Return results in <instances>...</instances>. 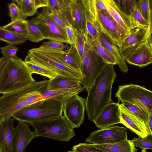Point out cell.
<instances>
[{
	"label": "cell",
	"instance_id": "obj_1",
	"mask_svg": "<svg viewBox=\"0 0 152 152\" xmlns=\"http://www.w3.org/2000/svg\"><path fill=\"white\" fill-rule=\"evenodd\" d=\"M113 64H107L96 76L86 99L88 119L93 121L102 109L112 102V88L117 76Z\"/></svg>",
	"mask_w": 152,
	"mask_h": 152
},
{
	"label": "cell",
	"instance_id": "obj_2",
	"mask_svg": "<svg viewBox=\"0 0 152 152\" xmlns=\"http://www.w3.org/2000/svg\"><path fill=\"white\" fill-rule=\"evenodd\" d=\"M64 50L46 48L42 45L29 50L26 57L55 72L58 75L77 80H82L81 72L69 65L64 61Z\"/></svg>",
	"mask_w": 152,
	"mask_h": 152
},
{
	"label": "cell",
	"instance_id": "obj_3",
	"mask_svg": "<svg viewBox=\"0 0 152 152\" xmlns=\"http://www.w3.org/2000/svg\"><path fill=\"white\" fill-rule=\"evenodd\" d=\"M24 61L9 58L0 81V94L10 93L28 86L36 81Z\"/></svg>",
	"mask_w": 152,
	"mask_h": 152
},
{
	"label": "cell",
	"instance_id": "obj_4",
	"mask_svg": "<svg viewBox=\"0 0 152 152\" xmlns=\"http://www.w3.org/2000/svg\"><path fill=\"white\" fill-rule=\"evenodd\" d=\"M49 80L36 81L24 88L0 97V114L4 121L12 117L16 112L28 106L27 99L34 92L41 93L47 90Z\"/></svg>",
	"mask_w": 152,
	"mask_h": 152
},
{
	"label": "cell",
	"instance_id": "obj_5",
	"mask_svg": "<svg viewBox=\"0 0 152 152\" xmlns=\"http://www.w3.org/2000/svg\"><path fill=\"white\" fill-rule=\"evenodd\" d=\"M63 104L54 99H44L18 111L12 117L18 121L30 124L58 117L63 115Z\"/></svg>",
	"mask_w": 152,
	"mask_h": 152
},
{
	"label": "cell",
	"instance_id": "obj_6",
	"mask_svg": "<svg viewBox=\"0 0 152 152\" xmlns=\"http://www.w3.org/2000/svg\"><path fill=\"white\" fill-rule=\"evenodd\" d=\"M34 128L37 137H43L55 140L69 142L75 134L63 115L35 122L30 124Z\"/></svg>",
	"mask_w": 152,
	"mask_h": 152
},
{
	"label": "cell",
	"instance_id": "obj_7",
	"mask_svg": "<svg viewBox=\"0 0 152 152\" xmlns=\"http://www.w3.org/2000/svg\"><path fill=\"white\" fill-rule=\"evenodd\" d=\"M115 96L121 102H128L152 113V92L143 86L133 84L121 85Z\"/></svg>",
	"mask_w": 152,
	"mask_h": 152
},
{
	"label": "cell",
	"instance_id": "obj_8",
	"mask_svg": "<svg viewBox=\"0 0 152 152\" xmlns=\"http://www.w3.org/2000/svg\"><path fill=\"white\" fill-rule=\"evenodd\" d=\"M108 63L97 55L86 41L81 60V70L83 76L81 85L87 91L95 79Z\"/></svg>",
	"mask_w": 152,
	"mask_h": 152
},
{
	"label": "cell",
	"instance_id": "obj_9",
	"mask_svg": "<svg viewBox=\"0 0 152 152\" xmlns=\"http://www.w3.org/2000/svg\"><path fill=\"white\" fill-rule=\"evenodd\" d=\"M50 11L43 8L38 15L31 20L40 31L44 39L69 44L65 30L56 23L49 16Z\"/></svg>",
	"mask_w": 152,
	"mask_h": 152
},
{
	"label": "cell",
	"instance_id": "obj_10",
	"mask_svg": "<svg viewBox=\"0 0 152 152\" xmlns=\"http://www.w3.org/2000/svg\"><path fill=\"white\" fill-rule=\"evenodd\" d=\"M95 12L101 32L107 36L116 45L119 44L128 33L115 20L107 10L99 11L96 7Z\"/></svg>",
	"mask_w": 152,
	"mask_h": 152
},
{
	"label": "cell",
	"instance_id": "obj_11",
	"mask_svg": "<svg viewBox=\"0 0 152 152\" xmlns=\"http://www.w3.org/2000/svg\"><path fill=\"white\" fill-rule=\"evenodd\" d=\"M86 110V99L78 94L63 103V112L73 129L78 128L83 123Z\"/></svg>",
	"mask_w": 152,
	"mask_h": 152
},
{
	"label": "cell",
	"instance_id": "obj_12",
	"mask_svg": "<svg viewBox=\"0 0 152 152\" xmlns=\"http://www.w3.org/2000/svg\"><path fill=\"white\" fill-rule=\"evenodd\" d=\"M127 129L115 126L99 129L91 132L86 141L92 144L115 143L128 140Z\"/></svg>",
	"mask_w": 152,
	"mask_h": 152
},
{
	"label": "cell",
	"instance_id": "obj_13",
	"mask_svg": "<svg viewBox=\"0 0 152 152\" xmlns=\"http://www.w3.org/2000/svg\"><path fill=\"white\" fill-rule=\"evenodd\" d=\"M147 28H137L132 30L117 45L120 54L125 57L145 41V35Z\"/></svg>",
	"mask_w": 152,
	"mask_h": 152
},
{
	"label": "cell",
	"instance_id": "obj_14",
	"mask_svg": "<svg viewBox=\"0 0 152 152\" xmlns=\"http://www.w3.org/2000/svg\"><path fill=\"white\" fill-rule=\"evenodd\" d=\"M119 104L111 102L106 106L93 121L99 129L121 124Z\"/></svg>",
	"mask_w": 152,
	"mask_h": 152
},
{
	"label": "cell",
	"instance_id": "obj_15",
	"mask_svg": "<svg viewBox=\"0 0 152 152\" xmlns=\"http://www.w3.org/2000/svg\"><path fill=\"white\" fill-rule=\"evenodd\" d=\"M128 63L140 68L152 62V42L145 40L142 44L124 58Z\"/></svg>",
	"mask_w": 152,
	"mask_h": 152
},
{
	"label": "cell",
	"instance_id": "obj_16",
	"mask_svg": "<svg viewBox=\"0 0 152 152\" xmlns=\"http://www.w3.org/2000/svg\"><path fill=\"white\" fill-rule=\"evenodd\" d=\"M18 121L14 128L12 152H25L28 145L37 137L34 131H31L28 123Z\"/></svg>",
	"mask_w": 152,
	"mask_h": 152
},
{
	"label": "cell",
	"instance_id": "obj_17",
	"mask_svg": "<svg viewBox=\"0 0 152 152\" xmlns=\"http://www.w3.org/2000/svg\"><path fill=\"white\" fill-rule=\"evenodd\" d=\"M121 124H122L139 137L148 136L146 124L139 118L130 112L121 104H119Z\"/></svg>",
	"mask_w": 152,
	"mask_h": 152
},
{
	"label": "cell",
	"instance_id": "obj_18",
	"mask_svg": "<svg viewBox=\"0 0 152 152\" xmlns=\"http://www.w3.org/2000/svg\"><path fill=\"white\" fill-rule=\"evenodd\" d=\"M69 9L74 29L86 34V13L83 0H70Z\"/></svg>",
	"mask_w": 152,
	"mask_h": 152
},
{
	"label": "cell",
	"instance_id": "obj_19",
	"mask_svg": "<svg viewBox=\"0 0 152 152\" xmlns=\"http://www.w3.org/2000/svg\"><path fill=\"white\" fill-rule=\"evenodd\" d=\"M107 10L115 20L128 33L136 28L130 16L124 13L113 0H103Z\"/></svg>",
	"mask_w": 152,
	"mask_h": 152
},
{
	"label": "cell",
	"instance_id": "obj_20",
	"mask_svg": "<svg viewBox=\"0 0 152 152\" xmlns=\"http://www.w3.org/2000/svg\"><path fill=\"white\" fill-rule=\"evenodd\" d=\"M96 40L113 57L121 71L123 72H127L128 66L125 60L121 56L116 45L102 32L99 33Z\"/></svg>",
	"mask_w": 152,
	"mask_h": 152
},
{
	"label": "cell",
	"instance_id": "obj_21",
	"mask_svg": "<svg viewBox=\"0 0 152 152\" xmlns=\"http://www.w3.org/2000/svg\"><path fill=\"white\" fill-rule=\"evenodd\" d=\"M86 13V29L87 34L96 39L101 32L99 26L95 12L94 0H83Z\"/></svg>",
	"mask_w": 152,
	"mask_h": 152
},
{
	"label": "cell",
	"instance_id": "obj_22",
	"mask_svg": "<svg viewBox=\"0 0 152 152\" xmlns=\"http://www.w3.org/2000/svg\"><path fill=\"white\" fill-rule=\"evenodd\" d=\"M13 118L4 121L0 127V146L3 152H12L15 128Z\"/></svg>",
	"mask_w": 152,
	"mask_h": 152
},
{
	"label": "cell",
	"instance_id": "obj_23",
	"mask_svg": "<svg viewBox=\"0 0 152 152\" xmlns=\"http://www.w3.org/2000/svg\"><path fill=\"white\" fill-rule=\"evenodd\" d=\"M85 88L80 86L55 90H47L41 94L43 99H52L64 103L74 96L83 91Z\"/></svg>",
	"mask_w": 152,
	"mask_h": 152
},
{
	"label": "cell",
	"instance_id": "obj_24",
	"mask_svg": "<svg viewBox=\"0 0 152 152\" xmlns=\"http://www.w3.org/2000/svg\"><path fill=\"white\" fill-rule=\"evenodd\" d=\"M91 144L107 152H137V150L128 140L110 144Z\"/></svg>",
	"mask_w": 152,
	"mask_h": 152
},
{
	"label": "cell",
	"instance_id": "obj_25",
	"mask_svg": "<svg viewBox=\"0 0 152 152\" xmlns=\"http://www.w3.org/2000/svg\"><path fill=\"white\" fill-rule=\"evenodd\" d=\"M82 80L66 77L57 75L55 77L49 80L47 90H55L81 86Z\"/></svg>",
	"mask_w": 152,
	"mask_h": 152
},
{
	"label": "cell",
	"instance_id": "obj_26",
	"mask_svg": "<svg viewBox=\"0 0 152 152\" xmlns=\"http://www.w3.org/2000/svg\"><path fill=\"white\" fill-rule=\"evenodd\" d=\"M85 36L86 42L97 55L108 63L113 65L117 64L115 60L112 56L97 40L91 37L87 33Z\"/></svg>",
	"mask_w": 152,
	"mask_h": 152
},
{
	"label": "cell",
	"instance_id": "obj_27",
	"mask_svg": "<svg viewBox=\"0 0 152 152\" xmlns=\"http://www.w3.org/2000/svg\"><path fill=\"white\" fill-rule=\"evenodd\" d=\"M63 56L64 61L67 64L81 73V59L74 45H71L70 48L64 50Z\"/></svg>",
	"mask_w": 152,
	"mask_h": 152
},
{
	"label": "cell",
	"instance_id": "obj_28",
	"mask_svg": "<svg viewBox=\"0 0 152 152\" xmlns=\"http://www.w3.org/2000/svg\"><path fill=\"white\" fill-rule=\"evenodd\" d=\"M26 66L32 74L35 73L51 79L55 77L57 74L53 70L40 65L26 58L24 61Z\"/></svg>",
	"mask_w": 152,
	"mask_h": 152
},
{
	"label": "cell",
	"instance_id": "obj_29",
	"mask_svg": "<svg viewBox=\"0 0 152 152\" xmlns=\"http://www.w3.org/2000/svg\"><path fill=\"white\" fill-rule=\"evenodd\" d=\"M28 39L12 32L0 26V40L9 44L14 45L23 44Z\"/></svg>",
	"mask_w": 152,
	"mask_h": 152
},
{
	"label": "cell",
	"instance_id": "obj_30",
	"mask_svg": "<svg viewBox=\"0 0 152 152\" xmlns=\"http://www.w3.org/2000/svg\"><path fill=\"white\" fill-rule=\"evenodd\" d=\"M13 1L17 3L20 9L21 19L25 20L27 17L34 15L38 9L34 0H17Z\"/></svg>",
	"mask_w": 152,
	"mask_h": 152
},
{
	"label": "cell",
	"instance_id": "obj_31",
	"mask_svg": "<svg viewBox=\"0 0 152 152\" xmlns=\"http://www.w3.org/2000/svg\"><path fill=\"white\" fill-rule=\"evenodd\" d=\"M3 27L7 29L28 39L27 20L19 19L11 21Z\"/></svg>",
	"mask_w": 152,
	"mask_h": 152
},
{
	"label": "cell",
	"instance_id": "obj_32",
	"mask_svg": "<svg viewBox=\"0 0 152 152\" xmlns=\"http://www.w3.org/2000/svg\"><path fill=\"white\" fill-rule=\"evenodd\" d=\"M152 0L137 1L136 9L148 23L152 21Z\"/></svg>",
	"mask_w": 152,
	"mask_h": 152
},
{
	"label": "cell",
	"instance_id": "obj_33",
	"mask_svg": "<svg viewBox=\"0 0 152 152\" xmlns=\"http://www.w3.org/2000/svg\"><path fill=\"white\" fill-rule=\"evenodd\" d=\"M70 0H48L47 7L50 12L57 14L69 7Z\"/></svg>",
	"mask_w": 152,
	"mask_h": 152
},
{
	"label": "cell",
	"instance_id": "obj_34",
	"mask_svg": "<svg viewBox=\"0 0 152 152\" xmlns=\"http://www.w3.org/2000/svg\"><path fill=\"white\" fill-rule=\"evenodd\" d=\"M121 104L131 113L142 120L146 125L150 114L140 107L128 102H122Z\"/></svg>",
	"mask_w": 152,
	"mask_h": 152
},
{
	"label": "cell",
	"instance_id": "obj_35",
	"mask_svg": "<svg viewBox=\"0 0 152 152\" xmlns=\"http://www.w3.org/2000/svg\"><path fill=\"white\" fill-rule=\"evenodd\" d=\"M27 23L29 40L37 42L44 39L40 30L31 20H27Z\"/></svg>",
	"mask_w": 152,
	"mask_h": 152
},
{
	"label": "cell",
	"instance_id": "obj_36",
	"mask_svg": "<svg viewBox=\"0 0 152 152\" xmlns=\"http://www.w3.org/2000/svg\"><path fill=\"white\" fill-rule=\"evenodd\" d=\"M120 10L127 15L130 16L136 9L137 0H114Z\"/></svg>",
	"mask_w": 152,
	"mask_h": 152
},
{
	"label": "cell",
	"instance_id": "obj_37",
	"mask_svg": "<svg viewBox=\"0 0 152 152\" xmlns=\"http://www.w3.org/2000/svg\"><path fill=\"white\" fill-rule=\"evenodd\" d=\"M130 141L135 147L142 149H152V135H148L144 138L134 137Z\"/></svg>",
	"mask_w": 152,
	"mask_h": 152
},
{
	"label": "cell",
	"instance_id": "obj_38",
	"mask_svg": "<svg viewBox=\"0 0 152 152\" xmlns=\"http://www.w3.org/2000/svg\"><path fill=\"white\" fill-rule=\"evenodd\" d=\"M74 30L75 35L74 45L80 55L81 60L84 51L86 42L85 35L76 30L74 29Z\"/></svg>",
	"mask_w": 152,
	"mask_h": 152
},
{
	"label": "cell",
	"instance_id": "obj_39",
	"mask_svg": "<svg viewBox=\"0 0 152 152\" xmlns=\"http://www.w3.org/2000/svg\"><path fill=\"white\" fill-rule=\"evenodd\" d=\"M1 53L3 57L9 58L18 59L17 52L19 51V48L15 45L9 44L4 46L0 47Z\"/></svg>",
	"mask_w": 152,
	"mask_h": 152
},
{
	"label": "cell",
	"instance_id": "obj_40",
	"mask_svg": "<svg viewBox=\"0 0 152 152\" xmlns=\"http://www.w3.org/2000/svg\"><path fill=\"white\" fill-rule=\"evenodd\" d=\"M73 152H107L96 148L90 143H80L74 146L72 148Z\"/></svg>",
	"mask_w": 152,
	"mask_h": 152
},
{
	"label": "cell",
	"instance_id": "obj_41",
	"mask_svg": "<svg viewBox=\"0 0 152 152\" xmlns=\"http://www.w3.org/2000/svg\"><path fill=\"white\" fill-rule=\"evenodd\" d=\"M130 17L136 28H147L149 26L150 23L144 19L136 9Z\"/></svg>",
	"mask_w": 152,
	"mask_h": 152
},
{
	"label": "cell",
	"instance_id": "obj_42",
	"mask_svg": "<svg viewBox=\"0 0 152 152\" xmlns=\"http://www.w3.org/2000/svg\"><path fill=\"white\" fill-rule=\"evenodd\" d=\"M9 16L11 21L20 19L21 14L20 9L15 2L13 1L8 4Z\"/></svg>",
	"mask_w": 152,
	"mask_h": 152
},
{
	"label": "cell",
	"instance_id": "obj_43",
	"mask_svg": "<svg viewBox=\"0 0 152 152\" xmlns=\"http://www.w3.org/2000/svg\"><path fill=\"white\" fill-rule=\"evenodd\" d=\"M41 45L46 48L60 50H66L69 48L68 46L64 45L63 42L54 40H50L44 42Z\"/></svg>",
	"mask_w": 152,
	"mask_h": 152
},
{
	"label": "cell",
	"instance_id": "obj_44",
	"mask_svg": "<svg viewBox=\"0 0 152 152\" xmlns=\"http://www.w3.org/2000/svg\"><path fill=\"white\" fill-rule=\"evenodd\" d=\"M65 30L69 44L71 45H74L75 35L73 27L71 25H67L66 26Z\"/></svg>",
	"mask_w": 152,
	"mask_h": 152
},
{
	"label": "cell",
	"instance_id": "obj_45",
	"mask_svg": "<svg viewBox=\"0 0 152 152\" xmlns=\"http://www.w3.org/2000/svg\"><path fill=\"white\" fill-rule=\"evenodd\" d=\"M49 16L53 20L62 28L65 30L66 25L61 19L56 14L49 12Z\"/></svg>",
	"mask_w": 152,
	"mask_h": 152
},
{
	"label": "cell",
	"instance_id": "obj_46",
	"mask_svg": "<svg viewBox=\"0 0 152 152\" xmlns=\"http://www.w3.org/2000/svg\"><path fill=\"white\" fill-rule=\"evenodd\" d=\"M8 59L3 56L0 58V81L2 72L7 64Z\"/></svg>",
	"mask_w": 152,
	"mask_h": 152
},
{
	"label": "cell",
	"instance_id": "obj_47",
	"mask_svg": "<svg viewBox=\"0 0 152 152\" xmlns=\"http://www.w3.org/2000/svg\"><path fill=\"white\" fill-rule=\"evenodd\" d=\"M95 5L98 10H107L103 0H94Z\"/></svg>",
	"mask_w": 152,
	"mask_h": 152
},
{
	"label": "cell",
	"instance_id": "obj_48",
	"mask_svg": "<svg viewBox=\"0 0 152 152\" xmlns=\"http://www.w3.org/2000/svg\"><path fill=\"white\" fill-rule=\"evenodd\" d=\"M148 135H152V113L150 114L146 124Z\"/></svg>",
	"mask_w": 152,
	"mask_h": 152
},
{
	"label": "cell",
	"instance_id": "obj_49",
	"mask_svg": "<svg viewBox=\"0 0 152 152\" xmlns=\"http://www.w3.org/2000/svg\"><path fill=\"white\" fill-rule=\"evenodd\" d=\"M48 1V0H34L35 4L38 9L41 7H47Z\"/></svg>",
	"mask_w": 152,
	"mask_h": 152
},
{
	"label": "cell",
	"instance_id": "obj_50",
	"mask_svg": "<svg viewBox=\"0 0 152 152\" xmlns=\"http://www.w3.org/2000/svg\"><path fill=\"white\" fill-rule=\"evenodd\" d=\"M4 121V120L1 116V115L0 114V127L1 126V124H2V123Z\"/></svg>",
	"mask_w": 152,
	"mask_h": 152
},
{
	"label": "cell",
	"instance_id": "obj_51",
	"mask_svg": "<svg viewBox=\"0 0 152 152\" xmlns=\"http://www.w3.org/2000/svg\"><path fill=\"white\" fill-rule=\"evenodd\" d=\"M141 152H148L146 149H142L141 150Z\"/></svg>",
	"mask_w": 152,
	"mask_h": 152
},
{
	"label": "cell",
	"instance_id": "obj_52",
	"mask_svg": "<svg viewBox=\"0 0 152 152\" xmlns=\"http://www.w3.org/2000/svg\"><path fill=\"white\" fill-rule=\"evenodd\" d=\"M0 152H3L0 146Z\"/></svg>",
	"mask_w": 152,
	"mask_h": 152
},
{
	"label": "cell",
	"instance_id": "obj_53",
	"mask_svg": "<svg viewBox=\"0 0 152 152\" xmlns=\"http://www.w3.org/2000/svg\"><path fill=\"white\" fill-rule=\"evenodd\" d=\"M68 152H73L72 151H69Z\"/></svg>",
	"mask_w": 152,
	"mask_h": 152
}]
</instances>
